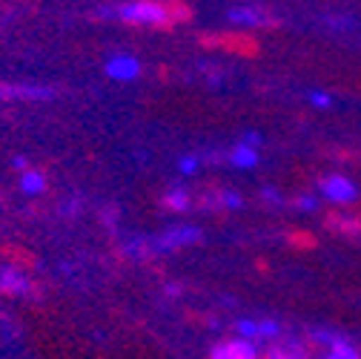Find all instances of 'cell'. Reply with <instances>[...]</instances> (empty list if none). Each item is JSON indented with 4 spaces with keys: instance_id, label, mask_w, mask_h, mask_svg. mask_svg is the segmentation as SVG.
Wrapping results in <instances>:
<instances>
[{
    "instance_id": "obj_7",
    "label": "cell",
    "mask_w": 361,
    "mask_h": 359,
    "mask_svg": "<svg viewBox=\"0 0 361 359\" xmlns=\"http://www.w3.org/2000/svg\"><path fill=\"white\" fill-rule=\"evenodd\" d=\"M106 75L112 78V81H121V83H126V81H135L141 75V61L135 58V55H126V52H118V55H112L109 61H106Z\"/></svg>"
},
{
    "instance_id": "obj_9",
    "label": "cell",
    "mask_w": 361,
    "mask_h": 359,
    "mask_svg": "<svg viewBox=\"0 0 361 359\" xmlns=\"http://www.w3.org/2000/svg\"><path fill=\"white\" fill-rule=\"evenodd\" d=\"M230 23H235V26H279V20L269 15V12H261V9H252V6H235V9H230Z\"/></svg>"
},
{
    "instance_id": "obj_1",
    "label": "cell",
    "mask_w": 361,
    "mask_h": 359,
    "mask_svg": "<svg viewBox=\"0 0 361 359\" xmlns=\"http://www.w3.org/2000/svg\"><path fill=\"white\" fill-rule=\"evenodd\" d=\"M104 18H115L132 26H158V29H169L178 23L190 20V6L178 4V0H132V4H121L112 9L101 12Z\"/></svg>"
},
{
    "instance_id": "obj_12",
    "label": "cell",
    "mask_w": 361,
    "mask_h": 359,
    "mask_svg": "<svg viewBox=\"0 0 361 359\" xmlns=\"http://www.w3.org/2000/svg\"><path fill=\"white\" fill-rule=\"evenodd\" d=\"M230 161H233L235 167H241V170H250V167H255V164H258V150L241 141V144L230 153Z\"/></svg>"
},
{
    "instance_id": "obj_2",
    "label": "cell",
    "mask_w": 361,
    "mask_h": 359,
    "mask_svg": "<svg viewBox=\"0 0 361 359\" xmlns=\"http://www.w3.org/2000/svg\"><path fill=\"white\" fill-rule=\"evenodd\" d=\"M195 242H201V230L192 228V224H180V228H169L166 233L155 236L152 239V250L158 256V253H169V250L187 247V245H195Z\"/></svg>"
},
{
    "instance_id": "obj_10",
    "label": "cell",
    "mask_w": 361,
    "mask_h": 359,
    "mask_svg": "<svg viewBox=\"0 0 361 359\" xmlns=\"http://www.w3.org/2000/svg\"><path fill=\"white\" fill-rule=\"evenodd\" d=\"M18 187H20V193L23 196H40L43 190H47V175H43L40 170H35V167H29V170H23L20 175H18Z\"/></svg>"
},
{
    "instance_id": "obj_4",
    "label": "cell",
    "mask_w": 361,
    "mask_h": 359,
    "mask_svg": "<svg viewBox=\"0 0 361 359\" xmlns=\"http://www.w3.org/2000/svg\"><path fill=\"white\" fill-rule=\"evenodd\" d=\"M319 190H322L330 201H336V204H353V201L358 199V187L350 182L347 175H330V178H322Z\"/></svg>"
},
{
    "instance_id": "obj_3",
    "label": "cell",
    "mask_w": 361,
    "mask_h": 359,
    "mask_svg": "<svg viewBox=\"0 0 361 359\" xmlns=\"http://www.w3.org/2000/svg\"><path fill=\"white\" fill-rule=\"evenodd\" d=\"M58 95L55 86L40 83H0V101H49Z\"/></svg>"
},
{
    "instance_id": "obj_22",
    "label": "cell",
    "mask_w": 361,
    "mask_h": 359,
    "mask_svg": "<svg viewBox=\"0 0 361 359\" xmlns=\"http://www.w3.org/2000/svg\"><path fill=\"white\" fill-rule=\"evenodd\" d=\"M244 144L255 147V144H261V136H258V132H247V136H244Z\"/></svg>"
},
{
    "instance_id": "obj_5",
    "label": "cell",
    "mask_w": 361,
    "mask_h": 359,
    "mask_svg": "<svg viewBox=\"0 0 361 359\" xmlns=\"http://www.w3.org/2000/svg\"><path fill=\"white\" fill-rule=\"evenodd\" d=\"M0 293L6 296H29L32 282L18 264H0Z\"/></svg>"
},
{
    "instance_id": "obj_8",
    "label": "cell",
    "mask_w": 361,
    "mask_h": 359,
    "mask_svg": "<svg viewBox=\"0 0 361 359\" xmlns=\"http://www.w3.org/2000/svg\"><path fill=\"white\" fill-rule=\"evenodd\" d=\"M204 47H218V49H233L238 55H255L258 52V43L247 35H212L204 37Z\"/></svg>"
},
{
    "instance_id": "obj_6",
    "label": "cell",
    "mask_w": 361,
    "mask_h": 359,
    "mask_svg": "<svg viewBox=\"0 0 361 359\" xmlns=\"http://www.w3.org/2000/svg\"><path fill=\"white\" fill-rule=\"evenodd\" d=\"M209 359H258V348H255V342L238 336V339L218 342V345L212 348Z\"/></svg>"
},
{
    "instance_id": "obj_21",
    "label": "cell",
    "mask_w": 361,
    "mask_h": 359,
    "mask_svg": "<svg viewBox=\"0 0 361 359\" xmlns=\"http://www.w3.org/2000/svg\"><path fill=\"white\" fill-rule=\"evenodd\" d=\"M12 167H15V170H20V172H23V170H29L26 155H15V158H12Z\"/></svg>"
},
{
    "instance_id": "obj_13",
    "label": "cell",
    "mask_w": 361,
    "mask_h": 359,
    "mask_svg": "<svg viewBox=\"0 0 361 359\" xmlns=\"http://www.w3.org/2000/svg\"><path fill=\"white\" fill-rule=\"evenodd\" d=\"M327 228L330 230H338V233H361V218H344V216H330L327 218Z\"/></svg>"
},
{
    "instance_id": "obj_19",
    "label": "cell",
    "mask_w": 361,
    "mask_h": 359,
    "mask_svg": "<svg viewBox=\"0 0 361 359\" xmlns=\"http://www.w3.org/2000/svg\"><path fill=\"white\" fill-rule=\"evenodd\" d=\"M310 101H312L315 107H322V110L330 107V95H324V93H310Z\"/></svg>"
},
{
    "instance_id": "obj_20",
    "label": "cell",
    "mask_w": 361,
    "mask_h": 359,
    "mask_svg": "<svg viewBox=\"0 0 361 359\" xmlns=\"http://www.w3.org/2000/svg\"><path fill=\"white\" fill-rule=\"evenodd\" d=\"M295 207H301V210H315V207H319V199H312V196H301V199L295 201Z\"/></svg>"
},
{
    "instance_id": "obj_17",
    "label": "cell",
    "mask_w": 361,
    "mask_h": 359,
    "mask_svg": "<svg viewBox=\"0 0 361 359\" xmlns=\"http://www.w3.org/2000/svg\"><path fill=\"white\" fill-rule=\"evenodd\" d=\"M235 328H238V334H241L244 339H250V342L258 339V322H252V319H241Z\"/></svg>"
},
{
    "instance_id": "obj_18",
    "label": "cell",
    "mask_w": 361,
    "mask_h": 359,
    "mask_svg": "<svg viewBox=\"0 0 361 359\" xmlns=\"http://www.w3.org/2000/svg\"><path fill=\"white\" fill-rule=\"evenodd\" d=\"M198 164H201V161H198V155H184V158H178V170H180V172H187V175H190V172H195V170H198Z\"/></svg>"
},
{
    "instance_id": "obj_11",
    "label": "cell",
    "mask_w": 361,
    "mask_h": 359,
    "mask_svg": "<svg viewBox=\"0 0 361 359\" xmlns=\"http://www.w3.org/2000/svg\"><path fill=\"white\" fill-rule=\"evenodd\" d=\"M267 359H310V353H307V348L301 345V342H284V345H276L273 351L267 353Z\"/></svg>"
},
{
    "instance_id": "obj_15",
    "label": "cell",
    "mask_w": 361,
    "mask_h": 359,
    "mask_svg": "<svg viewBox=\"0 0 361 359\" xmlns=\"http://www.w3.org/2000/svg\"><path fill=\"white\" fill-rule=\"evenodd\" d=\"M324 359H361V356H358V351H355L347 339H341V336H338V339L330 345V351H327V356H324Z\"/></svg>"
},
{
    "instance_id": "obj_14",
    "label": "cell",
    "mask_w": 361,
    "mask_h": 359,
    "mask_svg": "<svg viewBox=\"0 0 361 359\" xmlns=\"http://www.w3.org/2000/svg\"><path fill=\"white\" fill-rule=\"evenodd\" d=\"M164 207H169V210H175V213L190 210V207H192L190 193H187V190H169V193L164 196Z\"/></svg>"
},
{
    "instance_id": "obj_16",
    "label": "cell",
    "mask_w": 361,
    "mask_h": 359,
    "mask_svg": "<svg viewBox=\"0 0 361 359\" xmlns=\"http://www.w3.org/2000/svg\"><path fill=\"white\" fill-rule=\"evenodd\" d=\"M281 334V325L279 322H258V339H273V336H279Z\"/></svg>"
}]
</instances>
